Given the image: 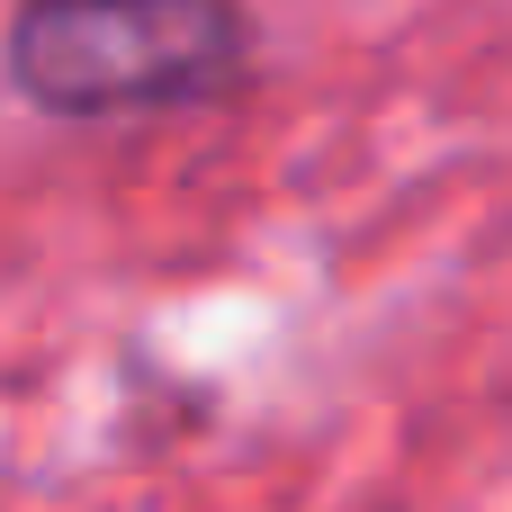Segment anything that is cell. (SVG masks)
I'll list each match as a JSON object with an SVG mask.
<instances>
[{
	"mask_svg": "<svg viewBox=\"0 0 512 512\" xmlns=\"http://www.w3.org/2000/svg\"><path fill=\"white\" fill-rule=\"evenodd\" d=\"M261 27L243 0H9L0 72L36 117L117 126L207 108L252 81Z\"/></svg>",
	"mask_w": 512,
	"mask_h": 512,
	"instance_id": "obj_1",
	"label": "cell"
}]
</instances>
